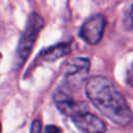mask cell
Instances as JSON below:
<instances>
[{"label":"cell","instance_id":"obj_7","mask_svg":"<svg viewBox=\"0 0 133 133\" xmlns=\"http://www.w3.org/2000/svg\"><path fill=\"white\" fill-rule=\"evenodd\" d=\"M72 48L70 43H60L43 50L41 52V57L46 61H53L69 54Z\"/></svg>","mask_w":133,"mask_h":133},{"label":"cell","instance_id":"obj_1","mask_svg":"<svg viewBox=\"0 0 133 133\" xmlns=\"http://www.w3.org/2000/svg\"><path fill=\"white\" fill-rule=\"evenodd\" d=\"M85 94L96 108L118 126H127L132 121V112L124 96L103 76L87 80Z\"/></svg>","mask_w":133,"mask_h":133},{"label":"cell","instance_id":"obj_9","mask_svg":"<svg viewBox=\"0 0 133 133\" xmlns=\"http://www.w3.org/2000/svg\"><path fill=\"white\" fill-rule=\"evenodd\" d=\"M42 132V122L39 119H34L30 127V133H41Z\"/></svg>","mask_w":133,"mask_h":133},{"label":"cell","instance_id":"obj_2","mask_svg":"<svg viewBox=\"0 0 133 133\" xmlns=\"http://www.w3.org/2000/svg\"><path fill=\"white\" fill-rule=\"evenodd\" d=\"M44 25H45V21L36 12L30 14V16L28 17L25 29L21 34V37L17 47V51L14 59L15 71H18L20 68H22L25 61L27 60L28 55L31 52L32 47L37 38V35L42 30V28L44 27Z\"/></svg>","mask_w":133,"mask_h":133},{"label":"cell","instance_id":"obj_4","mask_svg":"<svg viewBox=\"0 0 133 133\" xmlns=\"http://www.w3.org/2000/svg\"><path fill=\"white\" fill-rule=\"evenodd\" d=\"M53 101L57 107V109L66 116L75 117L82 113H85L88 109L86 103L75 101L72 97L63 94V92H56L53 96Z\"/></svg>","mask_w":133,"mask_h":133},{"label":"cell","instance_id":"obj_12","mask_svg":"<svg viewBox=\"0 0 133 133\" xmlns=\"http://www.w3.org/2000/svg\"><path fill=\"white\" fill-rule=\"evenodd\" d=\"M1 59H2V54L0 53V60H1Z\"/></svg>","mask_w":133,"mask_h":133},{"label":"cell","instance_id":"obj_6","mask_svg":"<svg viewBox=\"0 0 133 133\" xmlns=\"http://www.w3.org/2000/svg\"><path fill=\"white\" fill-rule=\"evenodd\" d=\"M90 66L89 59L84 58V57H76L71 60H69L65 63L64 68V74L69 80L73 81H78L82 80L84 76L88 73Z\"/></svg>","mask_w":133,"mask_h":133},{"label":"cell","instance_id":"obj_13","mask_svg":"<svg viewBox=\"0 0 133 133\" xmlns=\"http://www.w3.org/2000/svg\"><path fill=\"white\" fill-rule=\"evenodd\" d=\"M1 130H2V129H1V124H0V133H1Z\"/></svg>","mask_w":133,"mask_h":133},{"label":"cell","instance_id":"obj_10","mask_svg":"<svg viewBox=\"0 0 133 133\" xmlns=\"http://www.w3.org/2000/svg\"><path fill=\"white\" fill-rule=\"evenodd\" d=\"M45 133H61V130H60L57 126L49 125V126L46 127V129H45Z\"/></svg>","mask_w":133,"mask_h":133},{"label":"cell","instance_id":"obj_11","mask_svg":"<svg viewBox=\"0 0 133 133\" xmlns=\"http://www.w3.org/2000/svg\"><path fill=\"white\" fill-rule=\"evenodd\" d=\"M130 22H131L132 25H133V5H132V7H131V9H130Z\"/></svg>","mask_w":133,"mask_h":133},{"label":"cell","instance_id":"obj_8","mask_svg":"<svg viewBox=\"0 0 133 133\" xmlns=\"http://www.w3.org/2000/svg\"><path fill=\"white\" fill-rule=\"evenodd\" d=\"M126 82H127V84H129L130 86L133 87V61L130 63V65L127 69V72H126Z\"/></svg>","mask_w":133,"mask_h":133},{"label":"cell","instance_id":"obj_3","mask_svg":"<svg viewBox=\"0 0 133 133\" xmlns=\"http://www.w3.org/2000/svg\"><path fill=\"white\" fill-rule=\"evenodd\" d=\"M106 20L102 15H96L88 18L79 30L80 37L89 45L98 44L103 36Z\"/></svg>","mask_w":133,"mask_h":133},{"label":"cell","instance_id":"obj_5","mask_svg":"<svg viewBox=\"0 0 133 133\" xmlns=\"http://www.w3.org/2000/svg\"><path fill=\"white\" fill-rule=\"evenodd\" d=\"M72 119L82 133H103L106 130L105 123L97 115L88 112L77 115Z\"/></svg>","mask_w":133,"mask_h":133}]
</instances>
